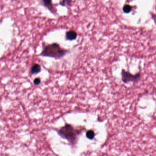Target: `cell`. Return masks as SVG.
Masks as SVG:
<instances>
[{
	"instance_id": "obj_1",
	"label": "cell",
	"mask_w": 156,
	"mask_h": 156,
	"mask_svg": "<svg viewBox=\"0 0 156 156\" xmlns=\"http://www.w3.org/2000/svg\"><path fill=\"white\" fill-rule=\"evenodd\" d=\"M68 51L61 48L58 43H53L45 46L40 55L59 59L66 55Z\"/></svg>"
},
{
	"instance_id": "obj_2",
	"label": "cell",
	"mask_w": 156,
	"mask_h": 156,
	"mask_svg": "<svg viewBox=\"0 0 156 156\" xmlns=\"http://www.w3.org/2000/svg\"><path fill=\"white\" fill-rule=\"evenodd\" d=\"M122 81L124 83L127 84L130 82L137 83L141 79V74L140 72L135 74H133L128 71L122 69L121 72Z\"/></svg>"
},
{
	"instance_id": "obj_3",
	"label": "cell",
	"mask_w": 156,
	"mask_h": 156,
	"mask_svg": "<svg viewBox=\"0 0 156 156\" xmlns=\"http://www.w3.org/2000/svg\"><path fill=\"white\" fill-rule=\"evenodd\" d=\"M59 132L61 136L68 139L72 140L74 138L75 136V130L72 126L69 124H67L65 126L61 127Z\"/></svg>"
},
{
	"instance_id": "obj_4",
	"label": "cell",
	"mask_w": 156,
	"mask_h": 156,
	"mask_svg": "<svg viewBox=\"0 0 156 156\" xmlns=\"http://www.w3.org/2000/svg\"><path fill=\"white\" fill-rule=\"evenodd\" d=\"M41 3L51 13L54 15L56 14L57 9L53 6L52 0H41Z\"/></svg>"
},
{
	"instance_id": "obj_5",
	"label": "cell",
	"mask_w": 156,
	"mask_h": 156,
	"mask_svg": "<svg viewBox=\"0 0 156 156\" xmlns=\"http://www.w3.org/2000/svg\"><path fill=\"white\" fill-rule=\"evenodd\" d=\"M78 35L76 32L73 30H70L66 32V40L73 41L77 38Z\"/></svg>"
},
{
	"instance_id": "obj_6",
	"label": "cell",
	"mask_w": 156,
	"mask_h": 156,
	"mask_svg": "<svg viewBox=\"0 0 156 156\" xmlns=\"http://www.w3.org/2000/svg\"><path fill=\"white\" fill-rule=\"evenodd\" d=\"M41 71V67L38 64H35L31 68V73L32 74H38Z\"/></svg>"
},
{
	"instance_id": "obj_7",
	"label": "cell",
	"mask_w": 156,
	"mask_h": 156,
	"mask_svg": "<svg viewBox=\"0 0 156 156\" xmlns=\"http://www.w3.org/2000/svg\"><path fill=\"white\" fill-rule=\"evenodd\" d=\"M132 7L129 4H125L123 6V11L125 14H128L132 11Z\"/></svg>"
},
{
	"instance_id": "obj_8",
	"label": "cell",
	"mask_w": 156,
	"mask_h": 156,
	"mask_svg": "<svg viewBox=\"0 0 156 156\" xmlns=\"http://www.w3.org/2000/svg\"><path fill=\"white\" fill-rule=\"evenodd\" d=\"M72 0H60L59 4L62 6L68 7L71 6Z\"/></svg>"
},
{
	"instance_id": "obj_9",
	"label": "cell",
	"mask_w": 156,
	"mask_h": 156,
	"mask_svg": "<svg viewBox=\"0 0 156 156\" xmlns=\"http://www.w3.org/2000/svg\"><path fill=\"white\" fill-rule=\"evenodd\" d=\"M86 136L89 138L92 139L95 136L94 132L92 131H89L87 132Z\"/></svg>"
},
{
	"instance_id": "obj_10",
	"label": "cell",
	"mask_w": 156,
	"mask_h": 156,
	"mask_svg": "<svg viewBox=\"0 0 156 156\" xmlns=\"http://www.w3.org/2000/svg\"><path fill=\"white\" fill-rule=\"evenodd\" d=\"M33 83L35 85H39V84H41V79L40 78H36L34 80Z\"/></svg>"
}]
</instances>
